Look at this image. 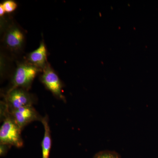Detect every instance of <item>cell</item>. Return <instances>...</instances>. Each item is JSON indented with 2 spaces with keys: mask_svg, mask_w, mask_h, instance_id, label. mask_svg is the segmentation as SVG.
Masks as SVG:
<instances>
[{
  "mask_svg": "<svg viewBox=\"0 0 158 158\" xmlns=\"http://www.w3.org/2000/svg\"><path fill=\"white\" fill-rule=\"evenodd\" d=\"M2 44L7 52L11 56L16 57L22 53L26 44L24 31L12 20L1 22Z\"/></svg>",
  "mask_w": 158,
  "mask_h": 158,
  "instance_id": "6da1fadb",
  "label": "cell"
},
{
  "mask_svg": "<svg viewBox=\"0 0 158 158\" xmlns=\"http://www.w3.org/2000/svg\"><path fill=\"white\" fill-rule=\"evenodd\" d=\"M42 72L27 61L18 62L12 73L10 87L7 91L16 88L29 90L37 75Z\"/></svg>",
  "mask_w": 158,
  "mask_h": 158,
  "instance_id": "7a4b0ae2",
  "label": "cell"
},
{
  "mask_svg": "<svg viewBox=\"0 0 158 158\" xmlns=\"http://www.w3.org/2000/svg\"><path fill=\"white\" fill-rule=\"evenodd\" d=\"M0 128V144H8L21 148L24 145L21 135L22 130L10 115L3 120Z\"/></svg>",
  "mask_w": 158,
  "mask_h": 158,
  "instance_id": "3957f363",
  "label": "cell"
},
{
  "mask_svg": "<svg viewBox=\"0 0 158 158\" xmlns=\"http://www.w3.org/2000/svg\"><path fill=\"white\" fill-rule=\"evenodd\" d=\"M4 101L8 106L9 111L27 106H33L37 101V97L28 90L16 88L6 91Z\"/></svg>",
  "mask_w": 158,
  "mask_h": 158,
  "instance_id": "277c9868",
  "label": "cell"
},
{
  "mask_svg": "<svg viewBox=\"0 0 158 158\" xmlns=\"http://www.w3.org/2000/svg\"><path fill=\"white\" fill-rule=\"evenodd\" d=\"M40 79L46 88L51 91L55 97L64 102L66 101L62 92L63 85L62 81L49 63L43 70Z\"/></svg>",
  "mask_w": 158,
  "mask_h": 158,
  "instance_id": "5b68a950",
  "label": "cell"
},
{
  "mask_svg": "<svg viewBox=\"0 0 158 158\" xmlns=\"http://www.w3.org/2000/svg\"><path fill=\"white\" fill-rule=\"evenodd\" d=\"M10 115L22 130L33 122L39 121L41 122L43 118L33 106L10 110Z\"/></svg>",
  "mask_w": 158,
  "mask_h": 158,
  "instance_id": "8992f818",
  "label": "cell"
},
{
  "mask_svg": "<svg viewBox=\"0 0 158 158\" xmlns=\"http://www.w3.org/2000/svg\"><path fill=\"white\" fill-rule=\"evenodd\" d=\"M26 61L42 71L45 68L48 63L47 51L44 41H41L38 48L27 55Z\"/></svg>",
  "mask_w": 158,
  "mask_h": 158,
  "instance_id": "52a82bcc",
  "label": "cell"
},
{
  "mask_svg": "<svg viewBox=\"0 0 158 158\" xmlns=\"http://www.w3.org/2000/svg\"><path fill=\"white\" fill-rule=\"evenodd\" d=\"M41 123L43 125L44 130V135L41 144L42 158H49L52 148V140L48 116L46 115L44 117Z\"/></svg>",
  "mask_w": 158,
  "mask_h": 158,
  "instance_id": "ba28073f",
  "label": "cell"
},
{
  "mask_svg": "<svg viewBox=\"0 0 158 158\" xmlns=\"http://www.w3.org/2000/svg\"><path fill=\"white\" fill-rule=\"evenodd\" d=\"M93 158H121V157L116 152L103 150L95 154Z\"/></svg>",
  "mask_w": 158,
  "mask_h": 158,
  "instance_id": "9c48e42d",
  "label": "cell"
},
{
  "mask_svg": "<svg viewBox=\"0 0 158 158\" xmlns=\"http://www.w3.org/2000/svg\"><path fill=\"white\" fill-rule=\"evenodd\" d=\"M6 13H9L14 11L17 7L16 2L12 0H6L1 3Z\"/></svg>",
  "mask_w": 158,
  "mask_h": 158,
  "instance_id": "30bf717a",
  "label": "cell"
},
{
  "mask_svg": "<svg viewBox=\"0 0 158 158\" xmlns=\"http://www.w3.org/2000/svg\"><path fill=\"white\" fill-rule=\"evenodd\" d=\"M11 147L10 145L4 144H0V156H5Z\"/></svg>",
  "mask_w": 158,
  "mask_h": 158,
  "instance_id": "8fae6325",
  "label": "cell"
},
{
  "mask_svg": "<svg viewBox=\"0 0 158 158\" xmlns=\"http://www.w3.org/2000/svg\"><path fill=\"white\" fill-rule=\"evenodd\" d=\"M6 13L5 10L3 9L2 6L0 4V16H1V17H3Z\"/></svg>",
  "mask_w": 158,
  "mask_h": 158,
  "instance_id": "7c38bea8",
  "label": "cell"
}]
</instances>
